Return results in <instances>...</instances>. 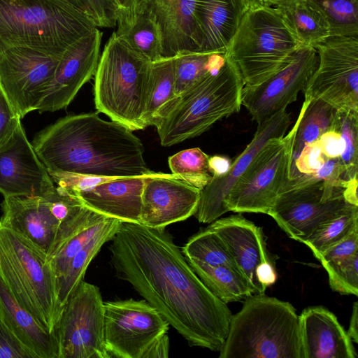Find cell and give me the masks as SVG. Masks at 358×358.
I'll use <instances>...</instances> for the list:
<instances>
[{
    "mask_svg": "<svg viewBox=\"0 0 358 358\" xmlns=\"http://www.w3.org/2000/svg\"><path fill=\"white\" fill-rule=\"evenodd\" d=\"M208 159L199 148H194L174 154L169 157L168 162L172 174L201 190L213 178Z\"/></svg>",
    "mask_w": 358,
    "mask_h": 358,
    "instance_id": "37",
    "label": "cell"
},
{
    "mask_svg": "<svg viewBox=\"0 0 358 358\" xmlns=\"http://www.w3.org/2000/svg\"><path fill=\"white\" fill-rule=\"evenodd\" d=\"M0 276L17 303L55 335L62 310L48 255L1 222Z\"/></svg>",
    "mask_w": 358,
    "mask_h": 358,
    "instance_id": "6",
    "label": "cell"
},
{
    "mask_svg": "<svg viewBox=\"0 0 358 358\" xmlns=\"http://www.w3.org/2000/svg\"><path fill=\"white\" fill-rule=\"evenodd\" d=\"M317 141L327 159L338 158L344 151L343 138L338 131L334 129H329L323 133Z\"/></svg>",
    "mask_w": 358,
    "mask_h": 358,
    "instance_id": "46",
    "label": "cell"
},
{
    "mask_svg": "<svg viewBox=\"0 0 358 358\" xmlns=\"http://www.w3.org/2000/svg\"><path fill=\"white\" fill-rule=\"evenodd\" d=\"M96 25L61 0H0V54L26 47L61 55Z\"/></svg>",
    "mask_w": 358,
    "mask_h": 358,
    "instance_id": "5",
    "label": "cell"
},
{
    "mask_svg": "<svg viewBox=\"0 0 358 358\" xmlns=\"http://www.w3.org/2000/svg\"><path fill=\"white\" fill-rule=\"evenodd\" d=\"M331 289L341 294L358 295V252L322 264Z\"/></svg>",
    "mask_w": 358,
    "mask_h": 358,
    "instance_id": "40",
    "label": "cell"
},
{
    "mask_svg": "<svg viewBox=\"0 0 358 358\" xmlns=\"http://www.w3.org/2000/svg\"><path fill=\"white\" fill-rule=\"evenodd\" d=\"M201 189L173 174L150 173L145 179L140 224L164 229L183 221L197 210Z\"/></svg>",
    "mask_w": 358,
    "mask_h": 358,
    "instance_id": "20",
    "label": "cell"
},
{
    "mask_svg": "<svg viewBox=\"0 0 358 358\" xmlns=\"http://www.w3.org/2000/svg\"><path fill=\"white\" fill-rule=\"evenodd\" d=\"M358 303L355 301L353 304L352 312L347 331L352 342L358 343Z\"/></svg>",
    "mask_w": 358,
    "mask_h": 358,
    "instance_id": "52",
    "label": "cell"
},
{
    "mask_svg": "<svg viewBox=\"0 0 358 358\" xmlns=\"http://www.w3.org/2000/svg\"><path fill=\"white\" fill-rule=\"evenodd\" d=\"M55 187L20 123L0 148V192L4 197L38 196Z\"/></svg>",
    "mask_w": 358,
    "mask_h": 358,
    "instance_id": "18",
    "label": "cell"
},
{
    "mask_svg": "<svg viewBox=\"0 0 358 358\" xmlns=\"http://www.w3.org/2000/svg\"><path fill=\"white\" fill-rule=\"evenodd\" d=\"M117 10V27L130 26L135 20L141 0H113Z\"/></svg>",
    "mask_w": 358,
    "mask_h": 358,
    "instance_id": "47",
    "label": "cell"
},
{
    "mask_svg": "<svg viewBox=\"0 0 358 358\" xmlns=\"http://www.w3.org/2000/svg\"><path fill=\"white\" fill-rule=\"evenodd\" d=\"M332 129L338 131L345 143L338 157L343 168L342 180L358 176V113L337 110Z\"/></svg>",
    "mask_w": 358,
    "mask_h": 358,
    "instance_id": "38",
    "label": "cell"
},
{
    "mask_svg": "<svg viewBox=\"0 0 358 358\" xmlns=\"http://www.w3.org/2000/svg\"><path fill=\"white\" fill-rule=\"evenodd\" d=\"M196 3V0H141L139 4L152 14L161 30L162 57L200 51Z\"/></svg>",
    "mask_w": 358,
    "mask_h": 358,
    "instance_id": "23",
    "label": "cell"
},
{
    "mask_svg": "<svg viewBox=\"0 0 358 358\" xmlns=\"http://www.w3.org/2000/svg\"><path fill=\"white\" fill-rule=\"evenodd\" d=\"M315 48L318 63L304 97L358 113V36H330Z\"/></svg>",
    "mask_w": 358,
    "mask_h": 358,
    "instance_id": "12",
    "label": "cell"
},
{
    "mask_svg": "<svg viewBox=\"0 0 358 358\" xmlns=\"http://www.w3.org/2000/svg\"><path fill=\"white\" fill-rule=\"evenodd\" d=\"M169 326L145 300L104 302V341L110 358H143Z\"/></svg>",
    "mask_w": 358,
    "mask_h": 358,
    "instance_id": "15",
    "label": "cell"
},
{
    "mask_svg": "<svg viewBox=\"0 0 358 358\" xmlns=\"http://www.w3.org/2000/svg\"><path fill=\"white\" fill-rule=\"evenodd\" d=\"M358 229V206L320 225L304 243L317 259L326 250Z\"/></svg>",
    "mask_w": 358,
    "mask_h": 358,
    "instance_id": "36",
    "label": "cell"
},
{
    "mask_svg": "<svg viewBox=\"0 0 358 358\" xmlns=\"http://www.w3.org/2000/svg\"><path fill=\"white\" fill-rule=\"evenodd\" d=\"M344 189L299 176L289 179L267 215L289 237L304 243L320 225L356 206L345 201Z\"/></svg>",
    "mask_w": 358,
    "mask_h": 358,
    "instance_id": "10",
    "label": "cell"
},
{
    "mask_svg": "<svg viewBox=\"0 0 358 358\" xmlns=\"http://www.w3.org/2000/svg\"><path fill=\"white\" fill-rule=\"evenodd\" d=\"M49 174L59 189L90 209L122 222H140L143 188L149 173L127 177Z\"/></svg>",
    "mask_w": 358,
    "mask_h": 358,
    "instance_id": "14",
    "label": "cell"
},
{
    "mask_svg": "<svg viewBox=\"0 0 358 358\" xmlns=\"http://www.w3.org/2000/svg\"><path fill=\"white\" fill-rule=\"evenodd\" d=\"M182 252L186 259L238 270L227 246L209 226L190 237L183 246Z\"/></svg>",
    "mask_w": 358,
    "mask_h": 358,
    "instance_id": "34",
    "label": "cell"
},
{
    "mask_svg": "<svg viewBox=\"0 0 358 358\" xmlns=\"http://www.w3.org/2000/svg\"><path fill=\"white\" fill-rule=\"evenodd\" d=\"M356 252H358V229L326 250L317 259L324 264L350 257Z\"/></svg>",
    "mask_w": 358,
    "mask_h": 358,
    "instance_id": "45",
    "label": "cell"
},
{
    "mask_svg": "<svg viewBox=\"0 0 358 358\" xmlns=\"http://www.w3.org/2000/svg\"><path fill=\"white\" fill-rule=\"evenodd\" d=\"M151 62L133 51L114 31L94 74V103L99 113L131 131L143 129Z\"/></svg>",
    "mask_w": 358,
    "mask_h": 358,
    "instance_id": "7",
    "label": "cell"
},
{
    "mask_svg": "<svg viewBox=\"0 0 358 358\" xmlns=\"http://www.w3.org/2000/svg\"><path fill=\"white\" fill-rule=\"evenodd\" d=\"M173 58L175 96L208 73L219 71L227 60L226 52H190Z\"/></svg>",
    "mask_w": 358,
    "mask_h": 358,
    "instance_id": "33",
    "label": "cell"
},
{
    "mask_svg": "<svg viewBox=\"0 0 358 358\" xmlns=\"http://www.w3.org/2000/svg\"><path fill=\"white\" fill-rule=\"evenodd\" d=\"M186 259L202 282L224 303L240 301L255 294L253 287L238 270Z\"/></svg>",
    "mask_w": 358,
    "mask_h": 358,
    "instance_id": "29",
    "label": "cell"
},
{
    "mask_svg": "<svg viewBox=\"0 0 358 358\" xmlns=\"http://www.w3.org/2000/svg\"><path fill=\"white\" fill-rule=\"evenodd\" d=\"M169 338L166 334L159 338L147 350L143 358H165L169 357Z\"/></svg>",
    "mask_w": 358,
    "mask_h": 358,
    "instance_id": "49",
    "label": "cell"
},
{
    "mask_svg": "<svg viewBox=\"0 0 358 358\" xmlns=\"http://www.w3.org/2000/svg\"><path fill=\"white\" fill-rule=\"evenodd\" d=\"M256 0H245L248 7L252 6L255 3Z\"/></svg>",
    "mask_w": 358,
    "mask_h": 358,
    "instance_id": "55",
    "label": "cell"
},
{
    "mask_svg": "<svg viewBox=\"0 0 358 358\" xmlns=\"http://www.w3.org/2000/svg\"><path fill=\"white\" fill-rule=\"evenodd\" d=\"M0 309L16 336L38 358H59L55 335L47 331L17 303L1 276Z\"/></svg>",
    "mask_w": 358,
    "mask_h": 358,
    "instance_id": "26",
    "label": "cell"
},
{
    "mask_svg": "<svg viewBox=\"0 0 358 358\" xmlns=\"http://www.w3.org/2000/svg\"><path fill=\"white\" fill-rule=\"evenodd\" d=\"M102 34L98 27L71 45L62 55L53 78L38 105L39 112L66 108L94 76Z\"/></svg>",
    "mask_w": 358,
    "mask_h": 358,
    "instance_id": "19",
    "label": "cell"
},
{
    "mask_svg": "<svg viewBox=\"0 0 358 358\" xmlns=\"http://www.w3.org/2000/svg\"><path fill=\"white\" fill-rule=\"evenodd\" d=\"M273 7L300 47L315 48L330 36L323 15L306 0H294Z\"/></svg>",
    "mask_w": 358,
    "mask_h": 358,
    "instance_id": "27",
    "label": "cell"
},
{
    "mask_svg": "<svg viewBox=\"0 0 358 358\" xmlns=\"http://www.w3.org/2000/svg\"><path fill=\"white\" fill-rule=\"evenodd\" d=\"M303 358H357L353 342L336 316L323 306L299 315Z\"/></svg>",
    "mask_w": 358,
    "mask_h": 358,
    "instance_id": "24",
    "label": "cell"
},
{
    "mask_svg": "<svg viewBox=\"0 0 358 358\" xmlns=\"http://www.w3.org/2000/svg\"><path fill=\"white\" fill-rule=\"evenodd\" d=\"M219 352L220 358H303L299 315L289 302L252 294L232 315Z\"/></svg>",
    "mask_w": 358,
    "mask_h": 358,
    "instance_id": "4",
    "label": "cell"
},
{
    "mask_svg": "<svg viewBox=\"0 0 358 358\" xmlns=\"http://www.w3.org/2000/svg\"><path fill=\"white\" fill-rule=\"evenodd\" d=\"M248 8L245 0H196L199 52H226Z\"/></svg>",
    "mask_w": 358,
    "mask_h": 358,
    "instance_id": "25",
    "label": "cell"
},
{
    "mask_svg": "<svg viewBox=\"0 0 358 358\" xmlns=\"http://www.w3.org/2000/svg\"><path fill=\"white\" fill-rule=\"evenodd\" d=\"M61 1L66 3L69 5L71 6L80 10H82L83 12L85 13L84 9L78 0H61Z\"/></svg>",
    "mask_w": 358,
    "mask_h": 358,
    "instance_id": "54",
    "label": "cell"
},
{
    "mask_svg": "<svg viewBox=\"0 0 358 358\" xmlns=\"http://www.w3.org/2000/svg\"><path fill=\"white\" fill-rule=\"evenodd\" d=\"M292 1L294 0H256L253 5L257 4L266 6H276Z\"/></svg>",
    "mask_w": 358,
    "mask_h": 358,
    "instance_id": "53",
    "label": "cell"
},
{
    "mask_svg": "<svg viewBox=\"0 0 358 358\" xmlns=\"http://www.w3.org/2000/svg\"><path fill=\"white\" fill-rule=\"evenodd\" d=\"M323 15L330 36H358V0H306Z\"/></svg>",
    "mask_w": 358,
    "mask_h": 358,
    "instance_id": "35",
    "label": "cell"
},
{
    "mask_svg": "<svg viewBox=\"0 0 358 358\" xmlns=\"http://www.w3.org/2000/svg\"><path fill=\"white\" fill-rule=\"evenodd\" d=\"M231 160L224 156H209L208 168L213 178H220L228 173L231 166Z\"/></svg>",
    "mask_w": 358,
    "mask_h": 358,
    "instance_id": "48",
    "label": "cell"
},
{
    "mask_svg": "<svg viewBox=\"0 0 358 358\" xmlns=\"http://www.w3.org/2000/svg\"><path fill=\"white\" fill-rule=\"evenodd\" d=\"M256 275L259 282L265 289L273 285L276 280V273L271 262L260 264L257 269Z\"/></svg>",
    "mask_w": 358,
    "mask_h": 358,
    "instance_id": "50",
    "label": "cell"
},
{
    "mask_svg": "<svg viewBox=\"0 0 358 358\" xmlns=\"http://www.w3.org/2000/svg\"><path fill=\"white\" fill-rule=\"evenodd\" d=\"M336 112L334 108L322 99L305 98L294 124L296 131L291 169L304 145L317 141L323 133L332 129Z\"/></svg>",
    "mask_w": 358,
    "mask_h": 358,
    "instance_id": "30",
    "label": "cell"
},
{
    "mask_svg": "<svg viewBox=\"0 0 358 358\" xmlns=\"http://www.w3.org/2000/svg\"><path fill=\"white\" fill-rule=\"evenodd\" d=\"M0 358H38L16 336L0 309Z\"/></svg>",
    "mask_w": 358,
    "mask_h": 358,
    "instance_id": "43",
    "label": "cell"
},
{
    "mask_svg": "<svg viewBox=\"0 0 358 358\" xmlns=\"http://www.w3.org/2000/svg\"><path fill=\"white\" fill-rule=\"evenodd\" d=\"M62 55L26 47L10 48L0 54V87L22 118L37 110Z\"/></svg>",
    "mask_w": 358,
    "mask_h": 358,
    "instance_id": "16",
    "label": "cell"
},
{
    "mask_svg": "<svg viewBox=\"0 0 358 358\" xmlns=\"http://www.w3.org/2000/svg\"><path fill=\"white\" fill-rule=\"evenodd\" d=\"M78 1L96 27L113 28L117 25L118 10L113 0Z\"/></svg>",
    "mask_w": 358,
    "mask_h": 358,
    "instance_id": "42",
    "label": "cell"
},
{
    "mask_svg": "<svg viewBox=\"0 0 358 358\" xmlns=\"http://www.w3.org/2000/svg\"><path fill=\"white\" fill-rule=\"evenodd\" d=\"M296 127L271 139L224 200L227 210L267 214L289 179Z\"/></svg>",
    "mask_w": 358,
    "mask_h": 358,
    "instance_id": "11",
    "label": "cell"
},
{
    "mask_svg": "<svg viewBox=\"0 0 358 358\" xmlns=\"http://www.w3.org/2000/svg\"><path fill=\"white\" fill-rule=\"evenodd\" d=\"M115 33L133 51L150 62L162 58L159 27L152 14L140 4L134 22L117 27Z\"/></svg>",
    "mask_w": 358,
    "mask_h": 358,
    "instance_id": "31",
    "label": "cell"
},
{
    "mask_svg": "<svg viewBox=\"0 0 358 358\" xmlns=\"http://www.w3.org/2000/svg\"><path fill=\"white\" fill-rule=\"evenodd\" d=\"M300 48L273 6L248 8L226 51L244 85L258 84L282 69Z\"/></svg>",
    "mask_w": 358,
    "mask_h": 358,
    "instance_id": "8",
    "label": "cell"
},
{
    "mask_svg": "<svg viewBox=\"0 0 358 358\" xmlns=\"http://www.w3.org/2000/svg\"><path fill=\"white\" fill-rule=\"evenodd\" d=\"M55 335L59 358H110L104 341V302L99 289L82 280L65 303Z\"/></svg>",
    "mask_w": 358,
    "mask_h": 358,
    "instance_id": "13",
    "label": "cell"
},
{
    "mask_svg": "<svg viewBox=\"0 0 358 358\" xmlns=\"http://www.w3.org/2000/svg\"><path fill=\"white\" fill-rule=\"evenodd\" d=\"M0 222L40 248L48 257L98 215L57 187L38 196L4 197Z\"/></svg>",
    "mask_w": 358,
    "mask_h": 358,
    "instance_id": "9",
    "label": "cell"
},
{
    "mask_svg": "<svg viewBox=\"0 0 358 358\" xmlns=\"http://www.w3.org/2000/svg\"><path fill=\"white\" fill-rule=\"evenodd\" d=\"M32 145L48 173L94 177L150 173L141 141L123 124L98 113L62 117L39 132Z\"/></svg>",
    "mask_w": 358,
    "mask_h": 358,
    "instance_id": "2",
    "label": "cell"
},
{
    "mask_svg": "<svg viewBox=\"0 0 358 358\" xmlns=\"http://www.w3.org/2000/svg\"><path fill=\"white\" fill-rule=\"evenodd\" d=\"M209 227L223 240L238 271L253 287L255 294H264L266 289L256 275L260 264L270 262L262 228L241 214L217 219Z\"/></svg>",
    "mask_w": 358,
    "mask_h": 358,
    "instance_id": "22",
    "label": "cell"
},
{
    "mask_svg": "<svg viewBox=\"0 0 358 358\" xmlns=\"http://www.w3.org/2000/svg\"><path fill=\"white\" fill-rule=\"evenodd\" d=\"M290 124V115L286 109L257 124L252 141L232 162L228 173L220 178H212L201 190L197 210L194 215L199 222L211 223L227 213L224 200L234 185L271 139L285 136Z\"/></svg>",
    "mask_w": 358,
    "mask_h": 358,
    "instance_id": "21",
    "label": "cell"
},
{
    "mask_svg": "<svg viewBox=\"0 0 358 358\" xmlns=\"http://www.w3.org/2000/svg\"><path fill=\"white\" fill-rule=\"evenodd\" d=\"M243 86L238 69L227 57L219 71L208 73L159 110L153 126L161 145L171 146L196 137L217 121L238 113Z\"/></svg>",
    "mask_w": 358,
    "mask_h": 358,
    "instance_id": "3",
    "label": "cell"
},
{
    "mask_svg": "<svg viewBox=\"0 0 358 358\" xmlns=\"http://www.w3.org/2000/svg\"><path fill=\"white\" fill-rule=\"evenodd\" d=\"M173 58H161L151 63L147 87L143 122L153 126L159 110L175 96Z\"/></svg>",
    "mask_w": 358,
    "mask_h": 358,
    "instance_id": "32",
    "label": "cell"
},
{
    "mask_svg": "<svg viewBox=\"0 0 358 358\" xmlns=\"http://www.w3.org/2000/svg\"><path fill=\"white\" fill-rule=\"evenodd\" d=\"M357 178L358 176H355L352 179L348 180L343 191V197L345 199V201L350 204L356 206H358Z\"/></svg>",
    "mask_w": 358,
    "mask_h": 358,
    "instance_id": "51",
    "label": "cell"
},
{
    "mask_svg": "<svg viewBox=\"0 0 358 358\" xmlns=\"http://www.w3.org/2000/svg\"><path fill=\"white\" fill-rule=\"evenodd\" d=\"M21 119L0 87V148L21 123Z\"/></svg>",
    "mask_w": 358,
    "mask_h": 358,
    "instance_id": "44",
    "label": "cell"
},
{
    "mask_svg": "<svg viewBox=\"0 0 358 358\" xmlns=\"http://www.w3.org/2000/svg\"><path fill=\"white\" fill-rule=\"evenodd\" d=\"M110 264L190 346L219 352L231 312L192 269L164 229L122 222L111 239Z\"/></svg>",
    "mask_w": 358,
    "mask_h": 358,
    "instance_id": "1",
    "label": "cell"
},
{
    "mask_svg": "<svg viewBox=\"0 0 358 358\" xmlns=\"http://www.w3.org/2000/svg\"><path fill=\"white\" fill-rule=\"evenodd\" d=\"M107 217L99 214L73 234L55 254L48 257L57 282L65 273L73 257L91 240Z\"/></svg>",
    "mask_w": 358,
    "mask_h": 358,
    "instance_id": "39",
    "label": "cell"
},
{
    "mask_svg": "<svg viewBox=\"0 0 358 358\" xmlns=\"http://www.w3.org/2000/svg\"><path fill=\"white\" fill-rule=\"evenodd\" d=\"M318 63L313 47H300L290 62L273 76L256 85H244L242 105L252 120L262 123L285 110L304 91Z\"/></svg>",
    "mask_w": 358,
    "mask_h": 358,
    "instance_id": "17",
    "label": "cell"
},
{
    "mask_svg": "<svg viewBox=\"0 0 358 358\" xmlns=\"http://www.w3.org/2000/svg\"><path fill=\"white\" fill-rule=\"evenodd\" d=\"M326 160L318 141L306 144L294 162L289 179H294L301 174L315 173Z\"/></svg>",
    "mask_w": 358,
    "mask_h": 358,
    "instance_id": "41",
    "label": "cell"
},
{
    "mask_svg": "<svg viewBox=\"0 0 358 358\" xmlns=\"http://www.w3.org/2000/svg\"><path fill=\"white\" fill-rule=\"evenodd\" d=\"M121 222L117 219L107 217L91 240L71 259L65 273L57 282L58 300L62 310L71 294L83 280L92 259L106 242L111 241Z\"/></svg>",
    "mask_w": 358,
    "mask_h": 358,
    "instance_id": "28",
    "label": "cell"
}]
</instances>
